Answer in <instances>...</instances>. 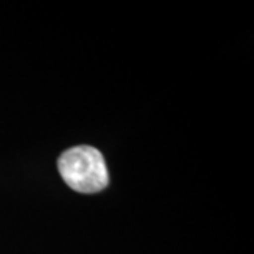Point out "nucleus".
Masks as SVG:
<instances>
[{
  "label": "nucleus",
  "instance_id": "obj_1",
  "mask_svg": "<svg viewBox=\"0 0 254 254\" xmlns=\"http://www.w3.org/2000/svg\"><path fill=\"white\" fill-rule=\"evenodd\" d=\"M58 170L65 184L81 193H96L109 185L105 158L92 145H78L64 151Z\"/></svg>",
  "mask_w": 254,
  "mask_h": 254
}]
</instances>
